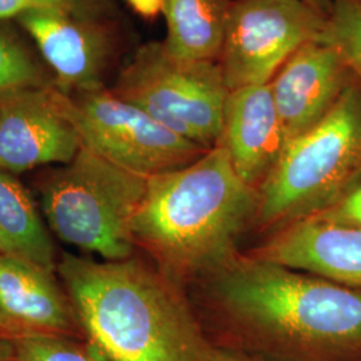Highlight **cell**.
I'll return each instance as SVG.
<instances>
[{
  "mask_svg": "<svg viewBox=\"0 0 361 361\" xmlns=\"http://www.w3.org/2000/svg\"><path fill=\"white\" fill-rule=\"evenodd\" d=\"M56 273L83 334L111 361H217L176 281L137 256L63 253Z\"/></svg>",
  "mask_w": 361,
  "mask_h": 361,
  "instance_id": "1",
  "label": "cell"
},
{
  "mask_svg": "<svg viewBox=\"0 0 361 361\" xmlns=\"http://www.w3.org/2000/svg\"><path fill=\"white\" fill-rule=\"evenodd\" d=\"M304 1H307L312 7H314L316 10L322 11L328 16L332 10V0H304Z\"/></svg>",
  "mask_w": 361,
  "mask_h": 361,
  "instance_id": "25",
  "label": "cell"
},
{
  "mask_svg": "<svg viewBox=\"0 0 361 361\" xmlns=\"http://www.w3.org/2000/svg\"><path fill=\"white\" fill-rule=\"evenodd\" d=\"M217 361H258L255 359H250L244 355H238V353H232L228 350H221L217 349Z\"/></svg>",
  "mask_w": 361,
  "mask_h": 361,
  "instance_id": "24",
  "label": "cell"
},
{
  "mask_svg": "<svg viewBox=\"0 0 361 361\" xmlns=\"http://www.w3.org/2000/svg\"><path fill=\"white\" fill-rule=\"evenodd\" d=\"M209 276L219 310L257 337L316 356L361 350L360 289L253 255Z\"/></svg>",
  "mask_w": 361,
  "mask_h": 361,
  "instance_id": "3",
  "label": "cell"
},
{
  "mask_svg": "<svg viewBox=\"0 0 361 361\" xmlns=\"http://www.w3.org/2000/svg\"><path fill=\"white\" fill-rule=\"evenodd\" d=\"M11 341L13 361H111L86 337L37 335Z\"/></svg>",
  "mask_w": 361,
  "mask_h": 361,
  "instance_id": "18",
  "label": "cell"
},
{
  "mask_svg": "<svg viewBox=\"0 0 361 361\" xmlns=\"http://www.w3.org/2000/svg\"><path fill=\"white\" fill-rule=\"evenodd\" d=\"M257 207V189L240 178L217 145L182 168L147 178L133 240L174 281L210 274L235 256Z\"/></svg>",
  "mask_w": 361,
  "mask_h": 361,
  "instance_id": "2",
  "label": "cell"
},
{
  "mask_svg": "<svg viewBox=\"0 0 361 361\" xmlns=\"http://www.w3.org/2000/svg\"><path fill=\"white\" fill-rule=\"evenodd\" d=\"M252 255L361 290V229L302 219Z\"/></svg>",
  "mask_w": 361,
  "mask_h": 361,
  "instance_id": "14",
  "label": "cell"
},
{
  "mask_svg": "<svg viewBox=\"0 0 361 361\" xmlns=\"http://www.w3.org/2000/svg\"><path fill=\"white\" fill-rule=\"evenodd\" d=\"M0 252L56 271L52 233L18 176L0 169Z\"/></svg>",
  "mask_w": 361,
  "mask_h": 361,
  "instance_id": "15",
  "label": "cell"
},
{
  "mask_svg": "<svg viewBox=\"0 0 361 361\" xmlns=\"http://www.w3.org/2000/svg\"><path fill=\"white\" fill-rule=\"evenodd\" d=\"M328 18L304 0H233L219 59L226 87L268 85L300 47L325 39Z\"/></svg>",
  "mask_w": 361,
  "mask_h": 361,
  "instance_id": "8",
  "label": "cell"
},
{
  "mask_svg": "<svg viewBox=\"0 0 361 361\" xmlns=\"http://www.w3.org/2000/svg\"><path fill=\"white\" fill-rule=\"evenodd\" d=\"M356 80L332 43L300 47L269 82L286 145L317 125Z\"/></svg>",
  "mask_w": 361,
  "mask_h": 361,
  "instance_id": "11",
  "label": "cell"
},
{
  "mask_svg": "<svg viewBox=\"0 0 361 361\" xmlns=\"http://www.w3.org/2000/svg\"><path fill=\"white\" fill-rule=\"evenodd\" d=\"M361 170V83H352L332 110L286 145L258 188L256 221L276 232L328 207Z\"/></svg>",
  "mask_w": 361,
  "mask_h": 361,
  "instance_id": "5",
  "label": "cell"
},
{
  "mask_svg": "<svg viewBox=\"0 0 361 361\" xmlns=\"http://www.w3.org/2000/svg\"><path fill=\"white\" fill-rule=\"evenodd\" d=\"M82 143L51 86L0 95V169L15 176L68 164Z\"/></svg>",
  "mask_w": 361,
  "mask_h": 361,
  "instance_id": "10",
  "label": "cell"
},
{
  "mask_svg": "<svg viewBox=\"0 0 361 361\" xmlns=\"http://www.w3.org/2000/svg\"><path fill=\"white\" fill-rule=\"evenodd\" d=\"M233 0H164L166 51L183 61L219 62Z\"/></svg>",
  "mask_w": 361,
  "mask_h": 361,
  "instance_id": "16",
  "label": "cell"
},
{
  "mask_svg": "<svg viewBox=\"0 0 361 361\" xmlns=\"http://www.w3.org/2000/svg\"><path fill=\"white\" fill-rule=\"evenodd\" d=\"M310 219L361 229V170L328 207Z\"/></svg>",
  "mask_w": 361,
  "mask_h": 361,
  "instance_id": "20",
  "label": "cell"
},
{
  "mask_svg": "<svg viewBox=\"0 0 361 361\" xmlns=\"http://www.w3.org/2000/svg\"><path fill=\"white\" fill-rule=\"evenodd\" d=\"M219 145L240 178L258 190L286 147L269 83L229 91Z\"/></svg>",
  "mask_w": 361,
  "mask_h": 361,
  "instance_id": "13",
  "label": "cell"
},
{
  "mask_svg": "<svg viewBox=\"0 0 361 361\" xmlns=\"http://www.w3.org/2000/svg\"><path fill=\"white\" fill-rule=\"evenodd\" d=\"M324 40L341 52L361 83V0H332Z\"/></svg>",
  "mask_w": 361,
  "mask_h": 361,
  "instance_id": "19",
  "label": "cell"
},
{
  "mask_svg": "<svg viewBox=\"0 0 361 361\" xmlns=\"http://www.w3.org/2000/svg\"><path fill=\"white\" fill-rule=\"evenodd\" d=\"M110 89L182 138L207 150L219 145L229 94L219 62L178 59L147 42Z\"/></svg>",
  "mask_w": 361,
  "mask_h": 361,
  "instance_id": "6",
  "label": "cell"
},
{
  "mask_svg": "<svg viewBox=\"0 0 361 361\" xmlns=\"http://www.w3.org/2000/svg\"><path fill=\"white\" fill-rule=\"evenodd\" d=\"M0 335L85 337L56 271L0 252Z\"/></svg>",
  "mask_w": 361,
  "mask_h": 361,
  "instance_id": "12",
  "label": "cell"
},
{
  "mask_svg": "<svg viewBox=\"0 0 361 361\" xmlns=\"http://www.w3.org/2000/svg\"><path fill=\"white\" fill-rule=\"evenodd\" d=\"M0 361H13V341L0 335Z\"/></svg>",
  "mask_w": 361,
  "mask_h": 361,
  "instance_id": "23",
  "label": "cell"
},
{
  "mask_svg": "<svg viewBox=\"0 0 361 361\" xmlns=\"http://www.w3.org/2000/svg\"><path fill=\"white\" fill-rule=\"evenodd\" d=\"M51 94L77 130L82 147L145 178L182 168L207 152L119 98L107 86L71 95L51 86Z\"/></svg>",
  "mask_w": 361,
  "mask_h": 361,
  "instance_id": "7",
  "label": "cell"
},
{
  "mask_svg": "<svg viewBox=\"0 0 361 361\" xmlns=\"http://www.w3.org/2000/svg\"><path fill=\"white\" fill-rule=\"evenodd\" d=\"M39 207L54 235L104 261L134 256L131 222L147 178L80 147L65 165L35 177Z\"/></svg>",
  "mask_w": 361,
  "mask_h": 361,
  "instance_id": "4",
  "label": "cell"
},
{
  "mask_svg": "<svg viewBox=\"0 0 361 361\" xmlns=\"http://www.w3.org/2000/svg\"><path fill=\"white\" fill-rule=\"evenodd\" d=\"M15 23L32 40L56 90L71 95L107 86L121 50L110 8L39 10L19 16Z\"/></svg>",
  "mask_w": 361,
  "mask_h": 361,
  "instance_id": "9",
  "label": "cell"
},
{
  "mask_svg": "<svg viewBox=\"0 0 361 361\" xmlns=\"http://www.w3.org/2000/svg\"><path fill=\"white\" fill-rule=\"evenodd\" d=\"M130 7L146 19H154L162 10L164 0H126Z\"/></svg>",
  "mask_w": 361,
  "mask_h": 361,
  "instance_id": "22",
  "label": "cell"
},
{
  "mask_svg": "<svg viewBox=\"0 0 361 361\" xmlns=\"http://www.w3.org/2000/svg\"><path fill=\"white\" fill-rule=\"evenodd\" d=\"M49 8H110V0H0V20H16L19 16Z\"/></svg>",
  "mask_w": 361,
  "mask_h": 361,
  "instance_id": "21",
  "label": "cell"
},
{
  "mask_svg": "<svg viewBox=\"0 0 361 361\" xmlns=\"http://www.w3.org/2000/svg\"><path fill=\"white\" fill-rule=\"evenodd\" d=\"M35 51L10 20H0V95L54 86L51 71Z\"/></svg>",
  "mask_w": 361,
  "mask_h": 361,
  "instance_id": "17",
  "label": "cell"
}]
</instances>
